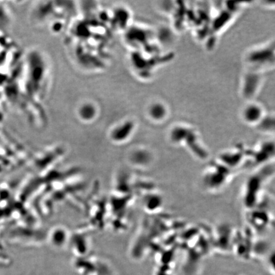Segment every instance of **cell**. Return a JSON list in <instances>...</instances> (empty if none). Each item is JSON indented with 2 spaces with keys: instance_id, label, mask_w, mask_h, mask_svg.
<instances>
[{
  "instance_id": "5",
  "label": "cell",
  "mask_w": 275,
  "mask_h": 275,
  "mask_svg": "<svg viewBox=\"0 0 275 275\" xmlns=\"http://www.w3.org/2000/svg\"><path fill=\"white\" fill-rule=\"evenodd\" d=\"M148 116L154 122L161 123L168 119L169 109L166 104L162 102H154L148 107Z\"/></svg>"
},
{
  "instance_id": "2",
  "label": "cell",
  "mask_w": 275,
  "mask_h": 275,
  "mask_svg": "<svg viewBox=\"0 0 275 275\" xmlns=\"http://www.w3.org/2000/svg\"><path fill=\"white\" fill-rule=\"evenodd\" d=\"M169 138L173 144L184 145L190 151L201 152L204 157L206 155L205 149L201 144L199 134L196 129L185 125H177L171 128Z\"/></svg>"
},
{
  "instance_id": "1",
  "label": "cell",
  "mask_w": 275,
  "mask_h": 275,
  "mask_svg": "<svg viewBox=\"0 0 275 275\" xmlns=\"http://www.w3.org/2000/svg\"><path fill=\"white\" fill-rule=\"evenodd\" d=\"M247 70L262 73L274 65V42L250 49L244 56Z\"/></svg>"
},
{
  "instance_id": "6",
  "label": "cell",
  "mask_w": 275,
  "mask_h": 275,
  "mask_svg": "<svg viewBox=\"0 0 275 275\" xmlns=\"http://www.w3.org/2000/svg\"><path fill=\"white\" fill-rule=\"evenodd\" d=\"M262 132L272 133L274 130V119L273 115L265 114L264 117L255 126Z\"/></svg>"
},
{
  "instance_id": "7",
  "label": "cell",
  "mask_w": 275,
  "mask_h": 275,
  "mask_svg": "<svg viewBox=\"0 0 275 275\" xmlns=\"http://www.w3.org/2000/svg\"><path fill=\"white\" fill-rule=\"evenodd\" d=\"M80 116L82 118L86 120H89L95 117L96 114V109L93 105L91 104H85L82 105L81 109L79 110Z\"/></svg>"
},
{
  "instance_id": "3",
  "label": "cell",
  "mask_w": 275,
  "mask_h": 275,
  "mask_svg": "<svg viewBox=\"0 0 275 275\" xmlns=\"http://www.w3.org/2000/svg\"><path fill=\"white\" fill-rule=\"evenodd\" d=\"M262 81V73L247 70L242 79L241 93L244 98L251 100L259 89Z\"/></svg>"
},
{
  "instance_id": "4",
  "label": "cell",
  "mask_w": 275,
  "mask_h": 275,
  "mask_svg": "<svg viewBox=\"0 0 275 275\" xmlns=\"http://www.w3.org/2000/svg\"><path fill=\"white\" fill-rule=\"evenodd\" d=\"M265 114L264 109L261 105L253 102H249L242 109L241 117L244 123L256 126Z\"/></svg>"
}]
</instances>
